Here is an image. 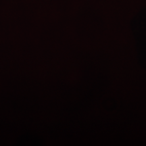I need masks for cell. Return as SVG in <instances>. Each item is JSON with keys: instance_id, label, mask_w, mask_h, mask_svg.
Segmentation results:
<instances>
[]
</instances>
